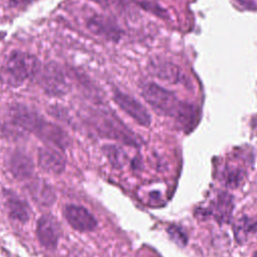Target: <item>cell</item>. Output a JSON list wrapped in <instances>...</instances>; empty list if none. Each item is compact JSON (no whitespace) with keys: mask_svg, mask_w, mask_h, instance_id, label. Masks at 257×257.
I'll return each mask as SVG.
<instances>
[{"mask_svg":"<svg viewBox=\"0 0 257 257\" xmlns=\"http://www.w3.org/2000/svg\"><path fill=\"white\" fill-rule=\"evenodd\" d=\"M141 93L151 107L160 114L174 117L186 127L196 123L197 107L181 100L175 92L155 82H148L142 86Z\"/></svg>","mask_w":257,"mask_h":257,"instance_id":"cell-1","label":"cell"},{"mask_svg":"<svg viewBox=\"0 0 257 257\" xmlns=\"http://www.w3.org/2000/svg\"><path fill=\"white\" fill-rule=\"evenodd\" d=\"M41 65L32 54L12 51L0 67V80L11 87H18L26 80L39 75Z\"/></svg>","mask_w":257,"mask_h":257,"instance_id":"cell-2","label":"cell"},{"mask_svg":"<svg viewBox=\"0 0 257 257\" xmlns=\"http://www.w3.org/2000/svg\"><path fill=\"white\" fill-rule=\"evenodd\" d=\"M92 116V124L100 136L117 140L125 145L138 146L134 132L130 131L117 117L103 111L93 113Z\"/></svg>","mask_w":257,"mask_h":257,"instance_id":"cell-3","label":"cell"},{"mask_svg":"<svg viewBox=\"0 0 257 257\" xmlns=\"http://www.w3.org/2000/svg\"><path fill=\"white\" fill-rule=\"evenodd\" d=\"M40 85L50 96H62L69 90V83L63 68L54 61L47 62L39 72Z\"/></svg>","mask_w":257,"mask_h":257,"instance_id":"cell-4","label":"cell"},{"mask_svg":"<svg viewBox=\"0 0 257 257\" xmlns=\"http://www.w3.org/2000/svg\"><path fill=\"white\" fill-rule=\"evenodd\" d=\"M8 116L7 131L19 134L23 132L33 133L41 117L35 110L21 103L13 104L9 109Z\"/></svg>","mask_w":257,"mask_h":257,"instance_id":"cell-5","label":"cell"},{"mask_svg":"<svg viewBox=\"0 0 257 257\" xmlns=\"http://www.w3.org/2000/svg\"><path fill=\"white\" fill-rule=\"evenodd\" d=\"M114 102L137 123L142 126H150L152 122V117L148 109L134 96L115 89L113 91Z\"/></svg>","mask_w":257,"mask_h":257,"instance_id":"cell-6","label":"cell"},{"mask_svg":"<svg viewBox=\"0 0 257 257\" xmlns=\"http://www.w3.org/2000/svg\"><path fill=\"white\" fill-rule=\"evenodd\" d=\"M33 134L42 142L59 150H65L70 145V139L66 132L59 125L48 121L43 117H40Z\"/></svg>","mask_w":257,"mask_h":257,"instance_id":"cell-7","label":"cell"},{"mask_svg":"<svg viewBox=\"0 0 257 257\" xmlns=\"http://www.w3.org/2000/svg\"><path fill=\"white\" fill-rule=\"evenodd\" d=\"M63 215L67 223L79 232H90L97 226L94 216L86 208L79 205H66L63 208Z\"/></svg>","mask_w":257,"mask_h":257,"instance_id":"cell-8","label":"cell"},{"mask_svg":"<svg viewBox=\"0 0 257 257\" xmlns=\"http://www.w3.org/2000/svg\"><path fill=\"white\" fill-rule=\"evenodd\" d=\"M36 236L44 248L54 250L60 237V227L57 220L52 215H42L36 223Z\"/></svg>","mask_w":257,"mask_h":257,"instance_id":"cell-9","label":"cell"},{"mask_svg":"<svg viewBox=\"0 0 257 257\" xmlns=\"http://www.w3.org/2000/svg\"><path fill=\"white\" fill-rule=\"evenodd\" d=\"M86 27L91 33L109 41L116 42L121 38L122 31L116 23L108 17L100 14H95L88 18Z\"/></svg>","mask_w":257,"mask_h":257,"instance_id":"cell-10","label":"cell"},{"mask_svg":"<svg viewBox=\"0 0 257 257\" xmlns=\"http://www.w3.org/2000/svg\"><path fill=\"white\" fill-rule=\"evenodd\" d=\"M148 70L159 79L170 83H186V76L179 66L168 60L153 59L150 61Z\"/></svg>","mask_w":257,"mask_h":257,"instance_id":"cell-11","label":"cell"},{"mask_svg":"<svg viewBox=\"0 0 257 257\" xmlns=\"http://www.w3.org/2000/svg\"><path fill=\"white\" fill-rule=\"evenodd\" d=\"M37 161L39 167L49 174L60 175L65 170V159L61 153L54 148H39Z\"/></svg>","mask_w":257,"mask_h":257,"instance_id":"cell-12","label":"cell"},{"mask_svg":"<svg viewBox=\"0 0 257 257\" xmlns=\"http://www.w3.org/2000/svg\"><path fill=\"white\" fill-rule=\"evenodd\" d=\"M7 167L14 178L18 180L30 178L34 170L32 160L25 153L20 151H15L9 155Z\"/></svg>","mask_w":257,"mask_h":257,"instance_id":"cell-13","label":"cell"},{"mask_svg":"<svg viewBox=\"0 0 257 257\" xmlns=\"http://www.w3.org/2000/svg\"><path fill=\"white\" fill-rule=\"evenodd\" d=\"M26 191L32 200L40 206L49 207L56 199L53 188L43 180H32L26 185Z\"/></svg>","mask_w":257,"mask_h":257,"instance_id":"cell-14","label":"cell"},{"mask_svg":"<svg viewBox=\"0 0 257 257\" xmlns=\"http://www.w3.org/2000/svg\"><path fill=\"white\" fill-rule=\"evenodd\" d=\"M4 196L6 199L9 215L18 222H27L31 216V210L27 202L21 199L16 193L11 190H5Z\"/></svg>","mask_w":257,"mask_h":257,"instance_id":"cell-15","label":"cell"},{"mask_svg":"<svg viewBox=\"0 0 257 257\" xmlns=\"http://www.w3.org/2000/svg\"><path fill=\"white\" fill-rule=\"evenodd\" d=\"M212 213L220 222H225L232 212V199L227 194H221L211 207Z\"/></svg>","mask_w":257,"mask_h":257,"instance_id":"cell-16","label":"cell"},{"mask_svg":"<svg viewBox=\"0 0 257 257\" xmlns=\"http://www.w3.org/2000/svg\"><path fill=\"white\" fill-rule=\"evenodd\" d=\"M102 151L112 166L120 167L122 165L125 155L120 148L114 145H105L102 147Z\"/></svg>","mask_w":257,"mask_h":257,"instance_id":"cell-17","label":"cell"},{"mask_svg":"<svg viewBox=\"0 0 257 257\" xmlns=\"http://www.w3.org/2000/svg\"><path fill=\"white\" fill-rule=\"evenodd\" d=\"M47 111H48L53 117L57 118L58 120L68 123L70 116H69L67 110L64 109V107H62V106H60V105H58V104H54V105L49 106V108L47 109Z\"/></svg>","mask_w":257,"mask_h":257,"instance_id":"cell-18","label":"cell"},{"mask_svg":"<svg viewBox=\"0 0 257 257\" xmlns=\"http://www.w3.org/2000/svg\"><path fill=\"white\" fill-rule=\"evenodd\" d=\"M168 232H169V235L171 236V238L175 242H177L179 245L186 244L187 238H186V236L183 234V232L179 228H177L176 226H171L168 229Z\"/></svg>","mask_w":257,"mask_h":257,"instance_id":"cell-19","label":"cell"},{"mask_svg":"<svg viewBox=\"0 0 257 257\" xmlns=\"http://www.w3.org/2000/svg\"><path fill=\"white\" fill-rule=\"evenodd\" d=\"M90 1H93L99 5H102V6H106L108 5V3L110 2V0H90Z\"/></svg>","mask_w":257,"mask_h":257,"instance_id":"cell-20","label":"cell"},{"mask_svg":"<svg viewBox=\"0 0 257 257\" xmlns=\"http://www.w3.org/2000/svg\"><path fill=\"white\" fill-rule=\"evenodd\" d=\"M253 257H257V251L255 252V254H254V256Z\"/></svg>","mask_w":257,"mask_h":257,"instance_id":"cell-21","label":"cell"},{"mask_svg":"<svg viewBox=\"0 0 257 257\" xmlns=\"http://www.w3.org/2000/svg\"><path fill=\"white\" fill-rule=\"evenodd\" d=\"M140 1H142V0H140ZM140 1H138V2H140Z\"/></svg>","mask_w":257,"mask_h":257,"instance_id":"cell-22","label":"cell"}]
</instances>
